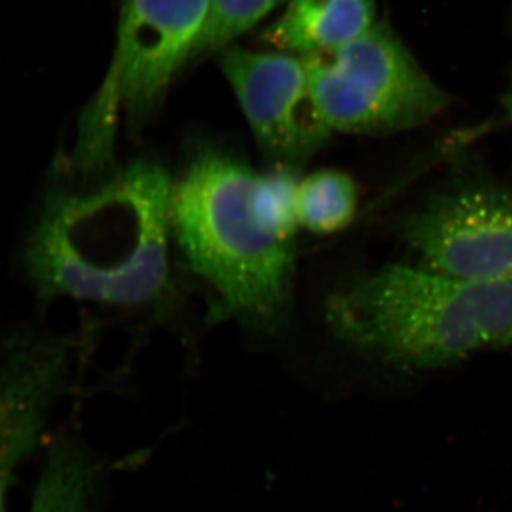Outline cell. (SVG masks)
<instances>
[{"mask_svg":"<svg viewBox=\"0 0 512 512\" xmlns=\"http://www.w3.org/2000/svg\"><path fill=\"white\" fill-rule=\"evenodd\" d=\"M329 133L383 134L421 126L446 106L443 90L384 23L335 52L303 57Z\"/></svg>","mask_w":512,"mask_h":512,"instance_id":"obj_5","label":"cell"},{"mask_svg":"<svg viewBox=\"0 0 512 512\" xmlns=\"http://www.w3.org/2000/svg\"><path fill=\"white\" fill-rule=\"evenodd\" d=\"M357 187L350 175L319 170L301 178L296 188L299 227L316 235H330L348 228L357 210Z\"/></svg>","mask_w":512,"mask_h":512,"instance_id":"obj_11","label":"cell"},{"mask_svg":"<svg viewBox=\"0 0 512 512\" xmlns=\"http://www.w3.org/2000/svg\"><path fill=\"white\" fill-rule=\"evenodd\" d=\"M173 183L153 160L92 183H49L20 252L37 298L123 309L163 301L171 288Z\"/></svg>","mask_w":512,"mask_h":512,"instance_id":"obj_1","label":"cell"},{"mask_svg":"<svg viewBox=\"0 0 512 512\" xmlns=\"http://www.w3.org/2000/svg\"><path fill=\"white\" fill-rule=\"evenodd\" d=\"M207 10L208 0H126L109 72L84 111L60 175L90 183L116 170L120 111L137 123L156 109L175 73L192 59Z\"/></svg>","mask_w":512,"mask_h":512,"instance_id":"obj_4","label":"cell"},{"mask_svg":"<svg viewBox=\"0 0 512 512\" xmlns=\"http://www.w3.org/2000/svg\"><path fill=\"white\" fill-rule=\"evenodd\" d=\"M296 168L258 173L238 157L201 148L173 183L174 244L222 312L258 332H278L291 311Z\"/></svg>","mask_w":512,"mask_h":512,"instance_id":"obj_2","label":"cell"},{"mask_svg":"<svg viewBox=\"0 0 512 512\" xmlns=\"http://www.w3.org/2000/svg\"><path fill=\"white\" fill-rule=\"evenodd\" d=\"M330 329L390 365L429 369L512 343V281L473 282L390 265L329 296Z\"/></svg>","mask_w":512,"mask_h":512,"instance_id":"obj_3","label":"cell"},{"mask_svg":"<svg viewBox=\"0 0 512 512\" xmlns=\"http://www.w3.org/2000/svg\"><path fill=\"white\" fill-rule=\"evenodd\" d=\"M221 69L262 150L296 168L330 136L313 104L303 57L225 49Z\"/></svg>","mask_w":512,"mask_h":512,"instance_id":"obj_7","label":"cell"},{"mask_svg":"<svg viewBox=\"0 0 512 512\" xmlns=\"http://www.w3.org/2000/svg\"><path fill=\"white\" fill-rule=\"evenodd\" d=\"M93 468L83 447L64 439L50 448L28 512H89Z\"/></svg>","mask_w":512,"mask_h":512,"instance_id":"obj_10","label":"cell"},{"mask_svg":"<svg viewBox=\"0 0 512 512\" xmlns=\"http://www.w3.org/2000/svg\"><path fill=\"white\" fill-rule=\"evenodd\" d=\"M375 18V0H289L264 40L288 55H323L362 36Z\"/></svg>","mask_w":512,"mask_h":512,"instance_id":"obj_9","label":"cell"},{"mask_svg":"<svg viewBox=\"0 0 512 512\" xmlns=\"http://www.w3.org/2000/svg\"><path fill=\"white\" fill-rule=\"evenodd\" d=\"M403 232L429 271L463 281H512V191L473 187L441 195Z\"/></svg>","mask_w":512,"mask_h":512,"instance_id":"obj_6","label":"cell"},{"mask_svg":"<svg viewBox=\"0 0 512 512\" xmlns=\"http://www.w3.org/2000/svg\"><path fill=\"white\" fill-rule=\"evenodd\" d=\"M284 2L286 0H208L207 16L192 59L227 46Z\"/></svg>","mask_w":512,"mask_h":512,"instance_id":"obj_12","label":"cell"},{"mask_svg":"<svg viewBox=\"0 0 512 512\" xmlns=\"http://www.w3.org/2000/svg\"><path fill=\"white\" fill-rule=\"evenodd\" d=\"M69 340L39 330L0 338V512L19 468L42 440L50 410L66 386Z\"/></svg>","mask_w":512,"mask_h":512,"instance_id":"obj_8","label":"cell"},{"mask_svg":"<svg viewBox=\"0 0 512 512\" xmlns=\"http://www.w3.org/2000/svg\"><path fill=\"white\" fill-rule=\"evenodd\" d=\"M507 106H508V110H510V116L512 119V94L510 96V99H508V101H507Z\"/></svg>","mask_w":512,"mask_h":512,"instance_id":"obj_13","label":"cell"}]
</instances>
